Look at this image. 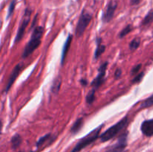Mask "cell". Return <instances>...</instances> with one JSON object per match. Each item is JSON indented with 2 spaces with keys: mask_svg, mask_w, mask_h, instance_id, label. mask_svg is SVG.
Returning a JSON list of instances; mask_svg holds the SVG:
<instances>
[{
  "mask_svg": "<svg viewBox=\"0 0 153 152\" xmlns=\"http://www.w3.org/2000/svg\"><path fill=\"white\" fill-rule=\"evenodd\" d=\"M43 28L42 26H37L34 28L31 38L22 52V58H28L34 52V50L39 47L41 43V38L43 37Z\"/></svg>",
  "mask_w": 153,
  "mask_h": 152,
  "instance_id": "1",
  "label": "cell"
},
{
  "mask_svg": "<svg viewBox=\"0 0 153 152\" xmlns=\"http://www.w3.org/2000/svg\"><path fill=\"white\" fill-rule=\"evenodd\" d=\"M128 116H124L121 120L117 122L114 125L109 128L108 129L106 130L104 133L100 135V139L102 142H105L111 140L114 137H116L123 129L126 128L128 125Z\"/></svg>",
  "mask_w": 153,
  "mask_h": 152,
  "instance_id": "2",
  "label": "cell"
},
{
  "mask_svg": "<svg viewBox=\"0 0 153 152\" xmlns=\"http://www.w3.org/2000/svg\"><path fill=\"white\" fill-rule=\"evenodd\" d=\"M103 126H104V125H100L97 128L93 130L89 134H87L85 137L81 139L70 152H80L82 149L85 148L87 146H88L89 145L94 142L100 137V131H101Z\"/></svg>",
  "mask_w": 153,
  "mask_h": 152,
  "instance_id": "3",
  "label": "cell"
},
{
  "mask_svg": "<svg viewBox=\"0 0 153 152\" xmlns=\"http://www.w3.org/2000/svg\"><path fill=\"white\" fill-rule=\"evenodd\" d=\"M91 19H92V15L86 10H82L76 28V34L77 37H81L84 34L86 28L89 25Z\"/></svg>",
  "mask_w": 153,
  "mask_h": 152,
  "instance_id": "4",
  "label": "cell"
},
{
  "mask_svg": "<svg viewBox=\"0 0 153 152\" xmlns=\"http://www.w3.org/2000/svg\"><path fill=\"white\" fill-rule=\"evenodd\" d=\"M31 10L29 8H25V12H24L23 16H22V21L20 22V25L19 26V29H18L17 34H16V37H15L14 43H17L20 41L23 37L25 31L26 30L27 27H28V24L30 22V19H31Z\"/></svg>",
  "mask_w": 153,
  "mask_h": 152,
  "instance_id": "5",
  "label": "cell"
},
{
  "mask_svg": "<svg viewBox=\"0 0 153 152\" xmlns=\"http://www.w3.org/2000/svg\"><path fill=\"white\" fill-rule=\"evenodd\" d=\"M128 131L123 133L118 138L117 142L113 145L109 147L106 152H124L127 146V140H128Z\"/></svg>",
  "mask_w": 153,
  "mask_h": 152,
  "instance_id": "6",
  "label": "cell"
},
{
  "mask_svg": "<svg viewBox=\"0 0 153 152\" xmlns=\"http://www.w3.org/2000/svg\"><path fill=\"white\" fill-rule=\"evenodd\" d=\"M107 67H108V62H105L104 63H102L101 66H100V68H99L97 76L94 79V80H93L92 83H91V84L92 89H94L97 90V89H98L99 88H100V86L104 83Z\"/></svg>",
  "mask_w": 153,
  "mask_h": 152,
  "instance_id": "7",
  "label": "cell"
},
{
  "mask_svg": "<svg viewBox=\"0 0 153 152\" xmlns=\"http://www.w3.org/2000/svg\"><path fill=\"white\" fill-rule=\"evenodd\" d=\"M117 7V2L116 1L112 0L109 1L102 16V20L103 22H109L113 19Z\"/></svg>",
  "mask_w": 153,
  "mask_h": 152,
  "instance_id": "8",
  "label": "cell"
},
{
  "mask_svg": "<svg viewBox=\"0 0 153 152\" xmlns=\"http://www.w3.org/2000/svg\"><path fill=\"white\" fill-rule=\"evenodd\" d=\"M22 66L21 65V64H17V65L13 68V71H12L11 74H10V77H9L8 80H7V85H6L5 89H4V92H8L9 89H10L11 86L13 85V82L15 81L16 77H18V75H19V73H20L21 70H22Z\"/></svg>",
  "mask_w": 153,
  "mask_h": 152,
  "instance_id": "9",
  "label": "cell"
},
{
  "mask_svg": "<svg viewBox=\"0 0 153 152\" xmlns=\"http://www.w3.org/2000/svg\"><path fill=\"white\" fill-rule=\"evenodd\" d=\"M142 134L146 137H152L153 136V119H147L142 122L140 126Z\"/></svg>",
  "mask_w": 153,
  "mask_h": 152,
  "instance_id": "10",
  "label": "cell"
},
{
  "mask_svg": "<svg viewBox=\"0 0 153 152\" xmlns=\"http://www.w3.org/2000/svg\"><path fill=\"white\" fill-rule=\"evenodd\" d=\"M72 40H73V35L72 34H69L68 37H67V40H66L65 43L64 45V47L62 49V53H61V65H64V61H65L66 57L67 55V52H68L69 49H70V46H71Z\"/></svg>",
  "mask_w": 153,
  "mask_h": 152,
  "instance_id": "11",
  "label": "cell"
},
{
  "mask_svg": "<svg viewBox=\"0 0 153 152\" xmlns=\"http://www.w3.org/2000/svg\"><path fill=\"white\" fill-rule=\"evenodd\" d=\"M105 50V46L102 44V39L100 37H99L97 40V49H96L95 54H94V58L96 60L100 58V57L104 53Z\"/></svg>",
  "mask_w": 153,
  "mask_h": 152,
  "instance_id": "12",
  "label": "cell"
},
{
  "mask_svg": "<svg viewBox=\"0 0 153 152\" xmlns=\"http://www.w3.org/2000/svg\"><path fill=\"white\" fill-rule=\"evenodd\" d=\"M84 125V119L82 117L79 118V119H76V122L73 123V126L71 127V129H70V132L72 134L75 135L77 133H79L80 131V130L82 129V127Z\"/></svg>",
  "mask_w": 153,
  "mask_h": 152,
  "instance_id": "13",
  "label": "cell"
},
{
  "mask_svg": "<svg viewBox=\"0 0 153 152\" xmlns=\"http://www.w3.org/2000/svg\"><path fill=\"white\" fill-rule=\"evenodd\" d=\"M61 82H62V80H61V76H58L54 80L53 83H52V87H51V92L53 94H58V92L60 90V88H61Z\"/></svg>",
  "mask_w": 153,
  "mask_h": 152,
  "instance_id": "14",
  "label": "cell"
},
{
  "mask_svg": "<svg viewBox=\"0 0 153 152\" xmlns=\"http://www.w3.org/2000/svg\"><path fill=\"white\" fill-rule=\"evenodd\" d=\"M22 142V138L19 134H15L10 139V143H11V148L13 150H16L17 148L19 147Z\"/></svg>",
  "mask_w": 153,
  "mask_h": 152,
  "instance_id": "15",
  "label": "cell"
},
{
  "mask_svg": "<svg viewBox=\"0 0 153 152\" xmlns=\"http://www.w3.org/2000/svg\"><path fill=\"white\" fill-rule=\"evenodd\" d=\"M96 89H92L89 91L86 96V102L88 104H92L96 99Z\"/></svg>",
  "mask_w": 153,
  "mask_h": 152,
  "instance_id": "16",
  "label": "cell"
},
{
  "mask_svg": "<svg viewBox=\"0 0 153 152\" xmlns=\"http://www.w3.org/2000/svg\"><path fill=\"white\" fill-rule=\"evenodd\" d=\"M153 106V95L145 99L140 104V108H148Z\"/></svg>",
  "mask_w": 153,
  "mask_h": 152,
  "instance_id": "17",
  "label": "cell"
},
{
  "mask_svg": "<svg viewBox=\"0 0 153 152\" xmlns=\"http://www.w3.org/2000/svg\"><path fill=\"white\" fill-rule=\"evenodd\" d=\"M140 45V39L138 37L133 39L131 43H129V49L131 51H135Z\"/></svg>",
  "mask_w": 153,
  "mask_h": 152,
  "instance_id": "18",
  "label": "cell"
},
{
  "mask_svg": "<svg viewBox=\"0 0 153 152\" xmlns=\"http://www.w3.org/2000/svg\"><path fill=\"white\" fill-rule=\"evenodd\" d=\"M50 137H51L50 134H46V135L43 136V137H40V138L38 139V141L37 142V143H36V146H37V148H40V146L43 145L46 142H48V140L50 139Z\"/></svg>",
  "mask_w": 153,
  "mask_h": 152,
  "instance_id": "19",
  "label": "cell"
},
{
  "mask_svg": "<svg viewBox=\"0 0 153 152\" xmlns=\"http://www.w3.org/2000/svg\"><path fill=\"white\" fill-rule=\"evenodd\" d=\"M153 21V10H151L146 15V16L143 19L142 24L143 25H147L149 24H150Z\"/></svg>",
  "mask_w": 153,
  "mask_h": 152,
  "instance_id": "20",
  "label": "cell"
},
{
  "mask_svg": "<svg viewBox=\"0 0 153 152\" xmlns=\"http://www.w3.org/2000/svg\"><path fill=\"white\" fill-rule=\"evenodd\" d=\"M131 30H132V25L128 24V25H126V26L125 28H124L120 32L119 37L120 38H123L124 37H126L127 34H129V33L131 32Z\"/></svg>",
  "mask_w": 153,
  "mask_h": 152,
  "instance_id": "21",
  "label": "cell"
},
{
  "mask_svg": "<svg viewBox=\"0 0 153 152\" xmlns=\"http://www.w3.org/2000/svg\"><path fill=\"white\" fill-rule=\"evenodd\" d=\"M15 5H16V0H13V1L10 2V6H9L8 8V12H7V19L10 18L11 16V15L13 14V10H14Z\"/></svg>",
  "mask_w": 153,
  "mask_h": 152,
  "instance_id": "22",
  "label": "cell"
},
{
  "mask_svg": "<svg viewBox=\"0 0 153 152\" xmlns=\"http://www.w3.org/2000/svg\"><path fill=\"white\" fill-rule=\"evenodd\" d=\"M143 75H144V72H142L140 73H138V74L134 76V77L133 78V80H131V82H132L133 83H139V82L141 81V80L143 79Z\"/></svg>",
  "mask_w": 153,
  "mask_h": 152,
  "instance_id": "23",
  "label": "cell"
},
{
  "mask_svg": "<svg viewBox=\"0 0 153 152\" xmlns=\"http://www.w3.org/2000/svg\"><path fill=\"white\" fill-rule=\"evenodd\" d=\"M141 66H142L141 64H137V65H136L135 66L133 67L132 69H131V75H134L138 74V72H139V71H140Z\"/></svg>",
  "mask_w": 153,
  "mask_h": 152,
  "instance_id": "24",
  "label": "cell"
},
{
  "mask_svg": "<svg viewBox=\"0 0 153 152\" xmlns=\"http://www.w3.org/2000/svg\"><path fill=\"white\" fill-rule=\"evenodd\" d=\"M122 75V70L120 69H117L114 72V77L116 79H119Z\"/></svg>",
  "mask_w": 153,
  "mask_h": 152,
  "instance_id": "25",
  "label": "cell"
},
{
  "mask_svg": "<svg viewBox=\"0 0 153 152\" xmlns=\"http://www.w3.org/2000/svg\"><path fill=\"white\" fill-rule=\"evenodd\" d=\"M140 2V0H131V5H136Z\"/></svg>",
  "mask_w": 153,
  "mask_h": 152,
  "instance_id": "26",
  "label": "cell"
},
{
  "mask_svg": "<svg viewBox=\"0 0 153 152\" xmlns=\"http://www.w3.org/2000/svg\"><path fill=\"white\" fill-rule=\"evenodd\" d=\"M81 83H82V86H86L88 84V80H85V79H82L81 80Z\"/></svg>",
  "mask_w": 153,
  "mask_h": 152,
  "instance_id": "27",
  "label": "cell"
}]
</instances>
